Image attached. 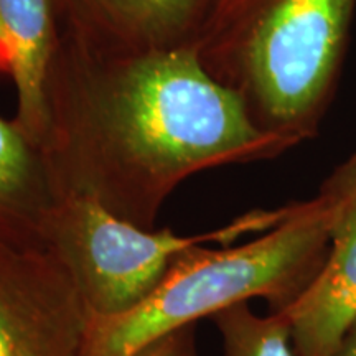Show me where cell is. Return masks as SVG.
Masks as SVG:
<instances>
[{
  "label": "cell",
  "instance_id": "cell-6",
  "mask_svg": "<svg viewBox=\"0 0 356 356\" xmlns=\"http://www.w3.org/2000/svg\"><path fill=\"white\" fill-rule=\"evenodd\" d=\"M327 213L328 254L291 309L282 312L297 356H333L356 315V152L320 186Z\"/></svg>",
  "mask_w": 356,
  "mask_h": 356
},
{
  "label": "cell",
  "instance_id": "cell-10",
  "mask_svg": "<svg viewBox=\"0 0 356 356\" xmlns=\"http://www.w3.org/2000/svg\"><path fill=\"white\" fill-rule=\"evenodd\" d=\"M210 318L221 337L222 356H297L282 312L257 315L249 302H241Z\"/></svg>",
  "mask_w": 356,
  "mask_h": 356
},
{
  "label": "cell",
  "instance_id": "cell-5",
  "mask_svg": "<svg viewBox=\"0 0 356 356\" xmlns=\"http://www.w3.org/2000/svg\"><path fill=\"white\" fill-rule=\"evenodd\" d=\"M92 317L51 248L0 243V356H88Z\"/></svg>",
  "mask_w": 356,
  "mask_h": 356
},
{
  "label": "cell",
  "instance_id": "cell-7",
  "mask_svg": "<svg viewBox=\"0 0 356 356\" xmlns=\"http://www.w3.org/2000/svg\"><path fill=\"white\" fill-rule=\"evenodd\" d=\"M213 0H53L58 29L99 51L193 47Z\"/></svg>",
  "mask_w": 356,
  "mask_h": 356
},
{
  "label": "cell",
  "instance_id": "cell-11",
  "mask_svg": "<svg viewBox=\"0 0 356 356\" xmlns=\"http://www.w3.org/2000/svg\"><path fill=\"white\" fill-rule=\"evenodd\" d=\"M132 356H198L197 323L185 325L155 338Z\"/></svg>",
  "mask_w": 356,
  "mask_h": 356
},
{
  "label": "cell",
  "instance_id": "cell-3",
  "mask_svg": "<svg viewBox=\"0 0 356 356\" xmlns=\"http://www.w3.org/2000/svg\"><path fill=\"white\" fill-rule=\"evenodd\" d=\"M328 243L327 213L315 197L284 207L273 228L239 246L191 248L139 307L92 320L88 356H132L175 328L251 299L286 312L317 277Z\"/></svg>",
  "mask_w": 356,
  "mask_h": 356
},
{
  "label": "cell",
  "instance_id": "cell-4",
  "mask_svg": "<svg viewBox=\"0 0 356 356\" xmlns=\"http://www.w3.org/2000/svg\"><path fill=\"white\" fill-rule=\"evenodd\" d=\"M282 215L284 208L252 211L225 228L180 236L168 228H139L91 200L65 193L51 215L47 241L68 267L92 320H108L149 299L188 249L262 233Z\"/></svg>",
  "mask_w": 356,
  "mask_h": 356
},
{
  "label": "cell",
  "instance_id": "cell-12",
  "mask_svg": "<svg viewBox=\"0 0 356 356\" xmlns=\"http://www.w3.org/2000/svg\"><path fill=\"white\" fill-rule=\"evenodd\" d=\"M333 356H356V315L348 323Z\"/></svg>",
  "mask_w": 356,
  "mask_h": 356
},
{
  "label": "cell",
  "instance_id": "cell-13",
  "mask_svg": "<svg viewBox=\"0 0 356 356\" xmlns=\"http://www.w3.org/2000/svg\"><path fill=\"white\" fill-rule=\"evenodd\" d=\"M213 2H215V0H213ZM211 6H213V3H211Z\"/></svg>",
  "mask_w": 356,
  "mask_h": 356
},
{
  "label": "cell",
  "instance_id": "cell-2",
  "mask_svg": "<svg viewBox=\"0 0 356 356\" xmlns=\"http://www.w3.org/2000/svg\"><path fill=\"white\" fill-rule=\"evenodd\" d=\"M356 0H215L193 47L289 149L318 131L335 91Z\"/></svg>",
  "mask_w": 356,
  "mask_h": 356
},
{
  "label": "cell",
  "instance_id": "cell-1",
  "mask_svg": "<svg viewBox=\"0 0 356 356\" xmlns=\"http://www.w3.org/2000/svg\"><path fill=\"white\" fill-rule=\"evenodd\" d=\"M47 113L43 150L63 193L144 229L191 175L289 150L195 47L109 53L58 29Z\"/></svg>",
  "mask_w": 356,
  "mask_h": 356
},
{
  "label": "cell",
  "instance_id": "cell-8",
  "mask_svg": "<svg viewBox=\"0 0 356 356\" xmlns=\"http://www.w3.org/2000/svg\"><path fill=\"white\" fill-rule=\"evenodd\" d=\"M58 38L53 0H0V76L17 92L15 121L43 149L47 84Z\"/></svg>",
  "mask_w": 356,
  "mask_h": 356
},
{
  "label": "cell",
  "instance_id": "cell-9",
  "mask_svg": "<svg viewBox=\"0 0 356 356\" xmlns=\"http://www.w3.org/2000/svg\"><path fill=\"white\" fill-rule=\"evenodd\" d=\"M63 195L42 147L13 119L0 118V243L48 248V225Z\"/></svg>",
  "mask_w": 356,
  "mask_h": 356
}]
</instances>
